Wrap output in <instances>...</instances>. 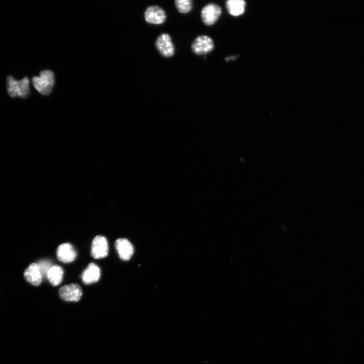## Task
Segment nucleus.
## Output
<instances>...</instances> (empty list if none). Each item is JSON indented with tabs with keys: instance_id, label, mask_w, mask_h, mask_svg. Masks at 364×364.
Masks as SVG:
<instances>
[{
	"instance_id": "1",
	"label": "nucleus",
	"mask_w": 364,
	"mask_h": 364,
	"mask_svg": "<svg viewBox=\"0 0 364 364\" xmlns=\"http://www.w3.org/2000/svg\"><path fill=\"white\" fill-rule=\"evenodd\" d=\"M29 83L27 77L18 80L12 76H8L7 78V89L9 95L12 98L27 97L30 93Z\"/></svg>"
},
{
	"instance_id": "2",
	"label": "nucleus",
	"mask_w": 364,
	"mask_h": 364,
	"mask_svg": "<svg viewBox=\"0 0 364 364\" xmlns=\"http://www.w3.org/2000/svg\"><path fill=\"white\" fill-rule=\"evenodd\" d=\"M32 84L40 94L47 95L52 90L55 82L54 73L49 70L41 72L39 76L35 77L32 79Z\"/></svg>"
},
{
	"instance_id": "3",
	"label": "nucleus",
	"mask_w": 364,
	"mask_h": 364,
	"mask_svg": "<svg viewBox=\"0 0 364 364\" xmlns=\"http://www.w3.org/2000/svg\"><path fill=\"white\" fill-rule=\"evenodd\" d=\"M214 47L212 39L207 35L197 37L191 46L193 52L198 55H203L211 52Z\"/></svg>"
},
{
	"instance_id": "4",
	"label": "nucleus",
	"mask_w": 364,
	"mask_h": 364,
	"mask_svg": "<svg viewBox=\"0 0 364 364\" xmlns=\"http://www.w3.org/2000/svg\"><path fill=\"white\" fill-rule=\"evenodd\" d=\"M156 47L159 53L164 57H171L175 54L174 45L171 37L167 33H163L157 37Z\"/></svg>"
},
{
	"instance_id": "5",
	"label": "nucleus",
	"mask_w": 364,
	"mask_h": 364,
	"mask_svg": "<svg viewBox=\"0 0 364 364\" xmlns=\"http://www.w3.org/2000/svg\"><path fill=\"white\" fill-rule=\"evenodd\" d=\"M222 13V10L219 5L215 3H209L202 10L201 18L206 25L210 26L218 21Z\"/></svg>"
},
{
	"instance_id": "6",
	"label": "nucleus",
	"mask_w": 364,
	"mask_h": 364,
	"mask_svg": "<svg viewBox=\"0 0 364 364\" xmlns=\"http://www.w3.org/2000/svg\"><path fill=\"white\" fill-rule=\"evenodd\" d=\"M146 22L152 25L163 24L167 19V15L164 10L158 6L148 7L144 13Z\"/></svg>"
},
{
	"instance_id": "7",
	"label": "nucleus",
	"mask_w": 364,
	"mask_h": 364,
	"mask_svg": "<svg viewBox=\"0 0 364 364\" xmlns=\"http://www.w3.org/2000/svg\"><path fill=\"white\" fill-rule=\"evenodd\" d=\"M62 299L67 302H78L82 295L80 287L77 284H72L62 287L59 290Z\"/></svg>"
},
{
	"instance_id": "8",
	"label": "nucleus",
	"mask_w": 364,
	"mask_h": 364,
	"mask_svg": "<svg viewBox=\"0 0 364 364\" xmlns=\"http://www.w3.org/2000/svg\"><path fill=\"white\" fill-rule=\"evenodd\" d=\"M108 253V242L105 237L99 235L94 239L91 247V256L96 259L105 258Z\"/></svg>"
},
{
	"instance_id": "9",
	"label": "nucleus",
	"mask_w": 364,
	"mask_h": 364,
	"mask_svg": "<svg viewBox=\"0 0 364 364\" xmlns=\"http://www.w3.org/2000/svg\"><path fill=\"white\" fill-rule=\"evenodd\" d=\"M115 246L120 259L123 260H130L134 254L133 246L127 239H118L115 241Z\"/></svg>"
},
{
	"instance_id": "10",
	"label": "nucleus",
	"mask_w": 364,
	"mask_h": 364,
	"mask_svg": "<svg viewBox=\"0 0 364 364\" xmlns=\"http://www.w3.org/2000/svg\"><path fill=\"white\" fill-rule=\"evenodd\" d=\"M57 257L60 261L63 263H69L76 259L77 253L71 244L68 243H64L58 247Z\"/></svg>"
},
{
	"instance_id": "11",
	"label": "nucleus",
	"mask_w": 364,
	"mask_h": 364,
	"mask_svg": "<svg viewBox=\"0 0 364 364\" xmlns=\"http://www.w3.org/2000/svg\"><path fill=\"white\" fill-rule=\"evenodd\" d=\"M25 277L31 285L34 286H40L43 276L38 264L33 263L30 264L25 271Z\"/></svg>"
},
{
	"instance_id": "12",
	"label": "nucleus",
	"mask_w": 364,
	"mask_h": 364,
	"mask_svg": "<svg viewBox=\"0 0 364 364\" xmlns=\"http://www.w3.org/2000/svg\"><path fill=\"white\" fill-rule=\"evenodd\" d=\"M100 277V269L93 262L89 264L88 268L82 273L81 275L82 282L87 285L97 283Z\"/></svg>"
},
{
	"instance_id": "13",
	"label": "nucleus",
	"mask_w": 364,
	"mask_h": 364,
	"mask_svg": "<svg viewBox=\"0 0 364 364\" xmlns=\"http://www.w3.org/2000/svg\"><path fill=\"white\" fill-rule=\"evenodd\" d=\"M246 3L243 0H229L226 7L229 13L234 16L242 15L245 11Z\"/></svg>"
},
{
	"instance_id": "14",
	"label": "nucleus",
	"mask_w": 364,
	"mask_h": 364,
	"mask_svg": "<svg viewBox=\"0 0 364 364\" xmlns=\"http://www.w3.org/2000/svg\"><path fill=\"white\" fill-rule=\"evenodd\" d=\"M63 270L59 266H52L49 270L47 277L50 283L54 286L59 285L63 280Z\"/></svg>"
},
{
	"instance_id": "15",
	"label": "nucleus",
	"mask_w": 364,
	"mask_h": 364,
	"mask_svg": "<svg viewBox=\"0 0 364 364\" xmlns=\"http://www.w3.org/2000/svg\"><path fill=\"white\" fill-rule=\"evenodd\" d=\"M175 3L177 9L180 13H188L193 8L192 1L191 0H176Z\"/></svg>"
},
{
	"instance_id": "16",
	"label": "nucleus",
	"mask_w": 364,
	"mask_h": 364,
	"mask_svg": "<svg viewBox=\"0 0 364 364\" xmlns=\"http://www.w3.org/2000/svg\"><path fill=\"white\" fill-rule=\"evenodd\" d=\"M38 265L43 276L44 275L47 276L49 270L52 267V262L49 260H47L40 261L39 263H38Z\"/></svg>"
},
{
	"instance_id": "17",
	"label": "nucleus",
	"mask_w": 364,
	"mask_h": 364,
	"mask_svg": "<svg viewBox=\"0 0 364 364\" xmlns=\"http://www.w3.org/2000/svg\"><path fill=\"white\" fill-rule=\"evenodd\" d=\"M236 58V56H231V57H227V58H226V61H229V60H230V59H235Z\"/></svg>"
}]
</instances>
